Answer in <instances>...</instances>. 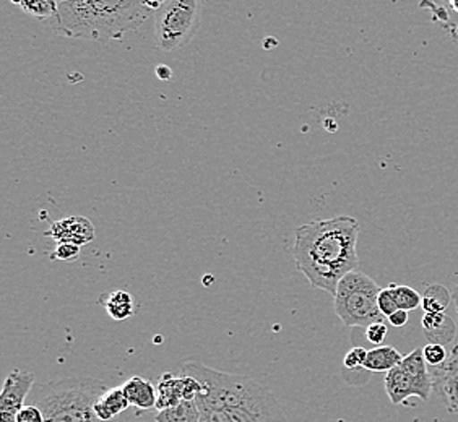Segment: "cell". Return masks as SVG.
<instances>
[{
	"instance_id": "cell-1",
	"label": "cell",
	"mask_w": 458,
	"mask_h": 422,
	"mask_svg": "<svg viewBox=\"0 0 458 422\" xmlns=\"http://www.w3.org/2000/svg\"><path fill=\"white\" fill-rule=\"evenodd\" d=\"M360 221L352 216L309 221L296 229L293 256L312 288L335 296L338 283L360 265Z\"/></svg>"
},
{
	"instance_id": "cell-2",
	"label": "cell",
	"mask_w": 458,
	"mask_h": 422,
	"mask_svg": "<svg viewBox=\"0 0 458 422\" xmlns=\"http://www.w3.org/2000/svg\"><path fill=\"white\" fill-rule=\"evenodd\" d=\"M182 372L202 380L205 390L195 400L200 422H288L274 393L252 378L185 362Z\"/></svg>"
},
{
	"instance_id": "cell-3",
	"label": "cell",
	"mask_w": 458,
	"mask_h": 422,
	"mask_svg": "<svg viewBox=\"0 0 458 422\" xmlns=\"http://www.w3.org/2000/svg\"><path fill=\"white\" fill-rule=\"evenodd\" d=\"M153 13L133 0H75L57 2L51 27L57 35L98 43L121 41Z\"/></svg>"
},
{
	"instance_id": "cell-4",
	"label": "cell",
	"mask_w": 458,
	"mask_h": 422,
	"mask_svg": "<svg viewBox=\"0 0 458 422\" xmlns=\"http://www.w3.org/2000/svg\"><path fill=\"white\" fill-rule=\"evenodd\" d=\"M109 387L103 380L91 377L62 378L57 382L35 385L27 405H35L45 414V422H105L95 411V405ZM139 411L123 414L113 422H132Z\"/></svg>"
},
{
	"instance_id": "cell-5",
	"label": "cell",
	"mask_w": 458,
	"mask_h": 422,
	"mask_svg": "<svg viewBox=\"0 0 458 422\" xmlns=\"http://www.w3.org/2000/svg\"><path fill=\"white\" fill-rule=\"evenodd\" d=\"M380 288L369 274L362 272L348 273L336 286L334 308L336 316L346 326H368L386 322L380 314L377 300Z\"/></svg>"
},
{
	"instance_id": "cell-6",
	"label": "cell",
	"mask_w": 458,
	"mask_h": 422,
	"mask_svg": "<svg viewBox=\"0 0 458 422\" xmlns=\"http://www.w3.org/2000/svg\"><path fill=\"white\" fill-rule=\"evenodd\" d=\"M200 2L168 0L157 12L155 46L159 51L174 53L189 45L200 25Z\"/></svg>"
},
{
	"instance_id": "cell-7",
	"label": "cell",
	"mask_w": 458,
	"mask_h": 422,
	"mask_svg": "<svg viewBox=\"0 0 458 422\" xmlns=\"http://www.w3.org/2000/svg\"><path fill=\"white\" fill-rule=\"evenodd\" d=\"M386 392L394 405H406L410 398L429 401L432 395V378L429 366L424 361L423 348H416L397 367L386 374Z\"/></svg>"
},
{
	"instance_id": "cell-8",
	"label": "cell",
	"mask_w": 458,
	"mask_h": 422,
	"mask_svg": "<svg viewBox=\"0 0 458 422\" xmlns=\"http://www.w3.org/2000/svg\"><path fill=\"white\" fill-rule=\"evenodd\" d=\"M35 387V376L27 370L10 372L0 395V422H17V416Z\"/></svg>"
},
{
	"instance_id": "cell-9",
	"label": "cell",
	"mask_w": 458,
	"mask_h": 422,
	"mask_svg": "<svg viewBox=\"0 0 458 422\" xmlns=\"http://www.w3.org/2000/svg\"><path fill=\"white\" fill-rule=\"evenodd\" d=\"M432 378V393L441 400L444 408L458 416V344L449 352L447 361L429 367Z\"/></svg>"
},
{
	"instance_id": "cell-10",
	"label": "cell",
	"mask_w": 458,
	"mask_h": 422,
	"mask_svg": "<svg viewBox=\"0 0 458 422\" xmlns=\"http://www.w3.org/2000/svg\"><path fill=\"white\" fill-rule=\"evenodd\" d=\"M45 234L47 238H53L57 244L69 242L81 247L87 246L95 239V226L85 216H71L53 223Z\"/></svg>"
},
{
	"instance_id": "cell-11",
	"label": "cell",
	"mask_w": 458,
	"mask_h": 422,
	"mask_svg": "<svg viewBox=\"0 0 458 422\" xmlns=\"http://www.w3.org/2000/svg\"><path fill=\"white\" fill-rule=\"evenodd\" d=\"M123 390L135 411L147 413L151 409H157L158 392L150 380L140 376H133L123 384Z\"/></svg>"
},
{
	"instance_id": "cell-12",
	"label": "cell",
	"mask_w": 458,
	"mask_h": 422,
	"mask_svg": "<svg viewBox=\"0 0 458 422\" xmlns=\"http://www.w3.org/2000/svg\"><path fill=\"white\" fill-rule=\"evenodd\" d=\"M421 326H423L426 340L431 344L447 346L457 336L458 325L455 324V320L447 316L445 312H442V314H424Z\"/></svg>"
},
{
	"instance_id": "cell-13",
	"label": "cell",
	"mask_w": 458,
	"mask_h": 422,
	"mask_svg": "<svg viewBox=\"0 0 458 422\" xmlns=\"http://www.w3.org/2000/svg\"><path fill=\"white\" fill-rule=\"evenodd\" d=\"M132 408L123 387L109 388L105 395L101 396L95 405L97 416L105 422H113L121 419L123 414Z\"/></svg>"
},
{
	"instance_id": "cell-14",
	"label": "cell",
	"mask_w": 458,
	"mask_h": 422,
	"mask_svg": "<svg viewBox=\"0 0 458 422\" xmlns=\"http://www.w3.org/2000/svg\"><path fill=\"white\" fill-rule=\"evenodd\" d=\"M158 400H157V409L155 411H165L169 408L179 406L184 401V390H182V377L177 372H166L163 374L157 385Z\"/></svg>"
},
{
	"instance_id": "cell-15",
	"label": "cell",
	"mask_w": 458,
	"mask_h": 422,
	"mask_svg": "<svg viewBox=\"0 0 458 422\" xmlns=\"http://www.w3.org/2000/svg\"><path fill=\"white\" fill-rule=\"evenodd\" d=\"M403 361V356L394 346H376L368 350V356L364 361V370L372 372H384L387 374L394 367H397Z\"/></svg>"
},
{
	"instance_id": "cell-16",
	"label": "cell",
	"mask_w": 458,
	"mask_h": 422,
	"mask_svg": "<svg viewBox=\"0 0 458 422\" xmlns=\"http://www.w3.org/2000/svg\"><path fill=\"white\" fill-rule=\"evenodd\" d=\"M101 304L106 308L107 314L114 320H127L133 316L132 294L125 291H113L101 296Z\"/></svg>"
},
{
	"instance_id": "cell-17",
	"label": "cell",
	"mask_w": 458,
	"mask_h": 422,
	"mask_svg": "<svg viewBox=\"0 0 458 422\" xmlns=\"http://www.w3.org/2000/svg\"><path fill=\"white\" fill-rule=\"evenodd\" d=\"M454 300V296L445 286L442 284H429L423 292L421 308L424 314H442L445 312Z\"/></svg>"
},
{
	"instance_id": "cell-18",
	"label": "cell",
	"mask_w": 458,
	"mask_h": 422,
	"mask_svg": "<svg viewBox=\"0 0 458 422\" xmlns=\"http://www.w3.org/2000/svg\"><path fill=\"white\" fill-rule=\"evenodd\" d=\"M155 422H200V409L195 401H182L174 408L157 411Z\"/></svg>"
},
{
	"instance_id": "cell-19",
	"label": "cell",
	"mask_w": 458,
	"mask_h": 422,
	"mask_svg": "<svg viewBox=\"0 0 458 422\" xmlns=\"http://www.w3.org/2000/svg\"><path fill=\"white\" fill-rule=\"evenodd\" d=\"M388 288L392 291L395 302H397V308L400 310H405V312H411L414 308L421 306V300L423 296H420L418 291H414L411 286H406V284H388Z\"/></svg>"
},
{
	"instance_id": "cell-20",
	"label": "cell",
	"mask_w": 458,
	"mask_h": 422,
	"mask_svg": "<svg viewBox=\"0 0 458 422\" xmlns=\"http://www.w3.org/2000/svg\"><path fill=\"white\" fill-rule=\"evenodd\" d=\"M20 9L23 10L31 17L39 18V20H53L54 15L57 13V2H49V0H39V2H15Z\"/></svg>"
},
{
	"instance_id": "cell-21",
	"label": "cell",
	"mask_w": 458,
	"mask_h": 422,
	"mask_svg": "<svg viewBox=\"0 0 458 422\" xmlns=\"http://www.w3.org/2000/svg\"><path fill=\"white\" fill-rule=\"evenodd\" d=\"M368 356V350H364L361 346L352 348L346 352L344 359V369L352 372V374H362V376H369L368 370H364V361Z\"/></svg>"
},
{
	"instance_id": "cell-22",
	"label": "cell",
	"mask_w": 458,
	"mask_h": 422,
	"mask_svg": "<svg viewBox=\"0 0 458 422\" xmlns=\"http://www.w3.org/2000/svg\"><path fill=\"white\" fill-rule=\"evenodd\" d=\"M423 356L424 361L429 367H437L447 361L449 352L445 351V346L428 343L423 348Z\"/></svg>"
},
{
	"instance_id": "cell-23",
	"label": "cell",
	"mask_w": 458,
	"mask_h": 422,
	"mask_svg": "<svg viewBox=\"0 0 458 422\" xmlns=\"http://www.w3.org/2000/svg\"><path fill=\"white\" fill-rule=\"evenodd\" d=\"M377 306H379L380 314L386 316V318L397 312V302H395V298H394V294H392V291H390L388 286L384 288V290H380Z\"/></svg>"
},
{
	"instance_id": "cell-24",
	"label": "cell",
	"mask_w": 458,
	"mask_h": 422,
	"mask_svg": "<svg viewBox=\"0 0 458 422\" xmlns=\"http://www.w3.org/2000/svg\"><path fill=\"white\" fill-rule=\"evenodd\" d=\"M387 332L388 328L386 322L372 324V325L366 328V340H368L369 343L376 344V346H382V342L386 340Z\"/></svg>"
},
{
	"instance_id": "cell-25",
	"label": "cell",
	"mask_w": 458,
	"mask_h": 422,
	"mask_svg": "<svg viewBox=\"0 0 458 422\" xmlns=\"http://www.w3.org/2000/svg\"><path fill=\"white\" fill-rule=\"evenodd\" d=\"M80 256V247L75 244H69V242H62L57 244L55 250H54V257L57 260H64V262H73L77 260Z\"/></svg>"
},
{
	"instance_id": "cell-26",
	"label": "cell",
	"mask_w": 458,
	"mask_h": 422,
	"mask_svg": "<svg viewBox=\"0 0 458 422\" xmlns=\"http://www.w3.org/2000/svg\"><path fill=\"white\" fill-rule=\"evenodd\" d=\"M17 422H45V414L35 405H25L18 413Z\"/></svg>"
},
{
	"instance_id": "cell-27",
	"label": "cell",
	"mask_w": 458,
	"mask_h": 422,
	"mask_svg": "<svg viewBox=\"0 0 458 422\" xmlns=\"http://www.w3.org/2000/svg\"><path fill=\"white\" fill-rule=\"evenodd\" d=\"M388 324L392 326H397V328L405 326L406 324H408V312L398 308L395 314H392V316H388Z\"/></svg>"
},
{
	"instance_id": "cell-28",
	"label": "cell",
	"mask_w": 458,
	"mask_h": 422,
	"mask_svg": "<svg viewBox=\"0 0 458 422\" xmlns=\"http://www.w3.org/2000/svg\"><path fill=\"white\" fill-rule=\"evenodd\" d=\"M155 72H157V75H158L159 80H169L173 77V71H171L169 67H166V65H163V63L158 65Z\"/></svg>"
},
{
	"instance_id": "cell-29",
	"label": "cell",
	"mask_w": 458,
	"mask_h": 422,
	"mask_svg": "<svg viewBox=\"0 0 458 422\" xmlns=\"http://www.w3.org/2000/svg\"><path fill=\"white\" fill-rule=\"evenodd\" d=\"M452 296H454V302H455V310H457V320H458V284L455 286V290L452 292ZM458 325V322H457Z\"/></svg>"
},
{
	"instance_id": "cell-30",
	"label": "cell",
	"mask_w": 458,
	"mask_h": 422,
	"mask_svg": "<svg viewBox=\"0 0 458 422\" xmlns=\"http://www.w3.org/2000/svg\"><path fill=\"white\" fill-rule=\"evenodd\" d=\"M450 9L455 10L458 13V0H454V2H450L449 4Z\"/></svg>"
},
{
	"instance_id": "cell-31",
	"label": "cell",
	"mask_w": 458,
	"mask_h": 422,
	"mask_svg": "<svg viewBox=\"0 0 458 422\" xmlns=\"http://www.w3.org/2000/svg\"><path fill=\"white\" fill-rule=\"evenodd\" d=\"M140 422H155V414H153V418H151L150 421H140Z\"/></svg>"
}]
</instances>
